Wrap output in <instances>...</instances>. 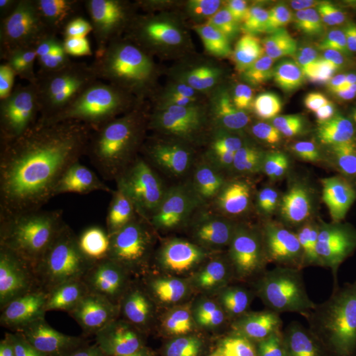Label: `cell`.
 Here are the masks:
<instances>
[{
  "mask_svg": "<svg viewBox=\"0 0 356 356\" xmlns=\"http://www.w3.org/2000/svg\"><path fill=\"white\" fill-rule=\"evenodd\" d=\"M186 260L153 242L76 236L38 276L0 288V356H123L172 309Z\"/></svg>",
  "mask_w": 356,
  "mask_h": 356,
  "instance_id": "obj_1",
  "label": "cell"
},
{
  "mask_svg": "<svg viewBox=\"0 0 356 356\" xmlns=\"http://www.w3.org/2000/svg\"><path fill=\"white\" fill-rule=\"evenodd\" d=\"M284 259L282 234L260 227L185 263L172 310L204 355H236L270 319Z\"/></svg>",
  "mask_w": 356,
  "mask_h": 356,
  "instance_id": "obj_2",
  "label": "cell"
},
{
  "mask_svg": "<svg viewBox=\"0 0 356 356\" xmlns=\"http://www.w3.org/2000/svg\"><path fill=\"white\" fill-rule=\"evenodd\" d=\"M182 131L197 160H214L241 178L282 176L305 148L304 123L288 103L264 88L232 79L204 101L191 102Z\"/></svg>",
  "mask_w": 356,
  "mask_h": 356,
  "instance_id": "obj_3",
  "label": "cell"
},
{
  "mask_svg": "<svg viewBox=\"0 0 356 356\" xmlns=\"http://www.w3.org/2000/svg\"><path fill=\"white\" fill-rule=\"evenodd\" d=\"M73 148L70 172L82 238L119 226L170 178L200 161L184 131L165 124L144 123L118 140Z\"/></svg>",
  "mask_w": 356,
  "mask_h": 356,
  "instance_id": "obj_4",
  "label": "cell"
},
{
  "mask_svg": "<svg viewBox=\"0 0 356 356\" xmlns=\"http://www.w3.org/2000/svg\"><path fill=\"white\" fill-rule=\"evenodd\" d=\"M254 206V193L242 178L195 161L119 226L95 238L78 236L101 245L157 243L189 261L231 238Z\"/></svg>",
  "mask_w": 356,
  "mask_h": 356,
  "instance_id": "obj_5",
  "label": "cell"
},
{
  "mask_svg": "<svg viewBox=\"0 0 356 356\" xmlns=\"http://www.w3.org/2000/svg\"><path fill=\"white\" fill-rule=\"evenodd\" d=\"M98 66L72 0H40L28 24L1 40L0 114L31 98L70 95Z\"/></svg>",
  "mask_w": 356,
  "mask_h": 356,
  "instance_id": "obj_6",
  "label": "cell"
},
{
  "mask_svg": "<svg viewBox=\"0 0 356 356\" xmlns=\"http://www.w3.org/2000/svg\"><path fill=\"white\" fill-rule=\"evenodd\" d=\"M81 216L70 169L38 170L0 204V288L29 280L67 251Z\"/></svg>",
  "mask_w": 356,
  "mask_h": 356,
  "instance_id": "obj_7",
  "label": "cell"
},
{
  "mask_svg": "<svg viewBox=\"0 0 356 356\" xmlns=\"http://www.w3.org/2000/svg\"><path fill=\"white\" fill-rule=\"evenodd\" d=\"M169 10L193 83L191 102L204 101L231 81L234 67L250 51L257 32L256 15L235 0H173Z\"/></svg>",
  "mask_w": 356,
  "mask_h": 356,
  "instance_id": "obj_8",
  "label": "cell"
},
{
  "mask_svg": "<svg viewBox=\"0 0 356 356\" xmlns=\"http://www.w3.org/2000/svg\"><path fill=\"white\" fill-rule=\"evenodd\" d=\"M161 0H72L79 28L97 60L106 67L124 66L143 38L157 33Z\"/></svg>",
  "mask_w": 356,
  "mask_h": 356,
  "instance_id": "obj_9",
  "label": "cell"
},
{
  "mask_svg": "<svg viewBox=\"0 0 356 356\" xmlns=\"http://www.w3.org/2000/svg\"><path fill=\"white\" fill-rule=\"evenodd\" d=\"M70 99L78 129L76 147L118 140L145 123L129 101L127 81L106 66L83 76L70 92Z\"/></svg>",
  "mask_w": 356,
  "mask_h": 356,
  "instance_id": "obj_10",
  "label": "cell"
},
{
  "mask_svg": "<svg viewBox=\"0 0 356 356\" xmlns=\"http://www.w3.org/2000/svg\"><path fill=\"white\" fill-rule=\"evenodd\" d=\"M31 144L33 152L70 169L74 148L69 144L73 104L69 94L45 95L19 103L1 114Z\"/></svg>",
  "mask_w": 356,
  "mask_h": 356,
  "instance_id": "obj_11",
  "label": "cell"
},
{
  "mask_svg": "<svg viewBox=\"0 0 356 356\" xmlns=\"http://www.w3.org/2000/svg\"><path fill=\"white\" fill-rule=\"evenodd\" d=\"M294 312L312 332L356 354V289L313 288L293 298Z\"/></svg>",
  "mask_w": 356,
  "mask_h": 356,
  "instance_id": "obj_12",
  "label": "cell"
},
{
  "mask_svg": "<svg viewBox=\"0 0 356 356\" xmlns=\"http://www.w3.org/2000/svg\"><path fill=\"white\" fill-rule=\"evenodd\" d=\"M277 76L300 85L335 90L356 89V60L337 47L296 42L284 47L276 60Z\"/></svg>",
  "mask_w": 356,
  "mask_h": 356,
  "instance_id": "obj_13",
  "label": "cell"
},
{
  "mask_svg": "<svg viewBox=\"0 0 356 356\" xmlns=\"http://www.w3.org/2000/svg\"><path fill=\"white\" fill-rule=\"evenodd\" d=\"M235 356H319L289 319L273 314Z\"/></svg>",
  "mask_w": 356,
  "mask_h": 356,
  "instance_id": "obj_14",
  "label": "cell"
},
{
  "mask_svg": "<svg viewBox=\"0 0 356 356\" xmlns=\"http://www.w3.org/2000/svg\"><path fill=\"white\" fill-rule=\"evenodd\" d=\"M185 64V53L181 44L164 33H153L132 49L124 64L131 76L173 74L179 65Z\"/></svg>",
  "mask_w": 356,
  "mask_h": 356,
  "instance_id": "obj_15",
  "label": "cell"
},
{
  "mask_svg": "<svg viewBox=\"0 0 356 356\" xmlns=\"http://www.w3.org/2000/svg\"><path fill=\"white\" fill-rule=\"evenodd\" d=\"M127 91L132 106L140 113H181L185 108L177 78L163 76H131Z\"/></svg>",
  "mask_w": 356,
  "mask_h": 356,
  "instance_id": "obj_16",
  "label": "cell"
},
{
  "mask_svg": "<svg viewBox=\"0 0 356 356\" xmlns=\"http://www.w3.org/2000/svg\"><path fill=\"white\" fill-rule=\"evenodd\" d=\"M31 144L13 126L0 131V200L4 201L26 184Z\"/></svg>",
  "mask_w": 356,
  "mask_h": 356,
  "instance_id": "obj_17",
  "label": "cell"
},
{
  "mask_svg": "<svg viewBox=\"0 0 356 356\" xmlns=\"http://www.w3.org/2000/svg\"><path fill=\"white\" fill-rule=\"evenodd\" d=\"M307 251L331 264L356 272V232L326 220L307 235Z\"/></svg>",
  "mask_w": 356,
  "mask_h": 356,
  "instance_id": "obj_18",
  "label": "cell"
},
{
  "mask_svg": "<svg viewBox=\"0 0 356 356\" xmlns=\"http://www.w3.org/2000/svg\"><path fill=\"white\" fill-rule=\"evenodd\" d=\"M123 356H198L173 332L159 323L149 326L129 344Z\"/></svg>",
  "mask_w": 356,
  "mask_h": 356,
  "instance_id": "obj_19",
  "label": "cell"
},
{
  "mask_svg": "<svg viewBox=\"0 0 356 356\" xmlns=\"http://www.w3.org/2000/svg\"><path fill=\"white\" fill-rule=\"evenodd\" d=\"M40 0H0V36L11 38L28 24Z\"/></svg>",
  "mask_w": 356,
  "mask_h": 356,
  "instance_id": "obj_20",
  "label": "cell"
},
{
  "mask_svg": "<svg viewBox=\"0 0 356 356\" xmlns=\"http://www.w3.org/2000/svg\"><path fill=\"white\" fill-rule=\"evenodd\" d=\"M331 211H355L356 213V191L355 189H344L335 186L332 193V207Z\"/></svg>",
  "mask_w": 356,
  "mask_h": 356,
  "instance_id": "obj_21",
  "label": "cell"
},
{
  "mask_svg": "<svg viewBox=\"0 0 356 356\" xmlns=\"http://www.w3.org/2000/svg\"><path fill=\"white\" fill-rule=\"evenodd\" d=\"M337 186L344 188V189H355L356 191V169L347 172Z\"/></svg>",
  "mask_w": 356,
  "mask_h": 356,
  "instance_id": "obj_22",
  "label": "cell"
}]
</instances>
